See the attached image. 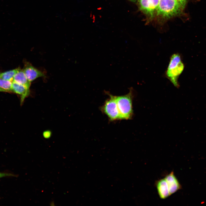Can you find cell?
Instances as JSON below:
<instances>
[{
    "mask_svg": "<svg viewBox=\"0 0 206 206\" xmlns=\"http://www.w3.org/2000/svg\"><path fill=\"white\" fill-rule=\"evenodd\" d=\"M184 8L177 0H159L157 15L170 18L180 14Z\"/></svg>",
    "mask_w": 206,
    "mask_h": 206,
    "instance_id": "cell-1",
    "label": "cell"
},
{
    "mask_svg": "<svg viewBox=\"0 0 206 206\" xmlns=\"http://www.w3.org/2000/svg\"><path fill=\"white\" fill-rule=\"evenodd\" d=\"M184 68V64L181 61L180 55L177 53L173 54L170 58L166 75L167 78L175 87L179 86L178 78Z\"/></svg>",
    "mask_w": 206,
    "mask_h": 206,
    "instance_id": "cell-2",
    "label": "cell"
},
{
    "mask_svg": "<svg viewBox=\"0 0 206 206\" xmlns=\"http://www.w3.org/2000/svg\"><path fill=\"white\" fill-rule=\"evenodd\" d=\"M133 96V90L132 88H130L129 92L127 94L116 96L120 119L128 120L132 117L133 114L132 106Z\"/></svg>",
    "mask_w": 206,
    "mask_h": 206,
    "instance_id": "cell-3",
    "label": "cell"
},
{
    "mask_svg": "<svg viewBox=\"0 0 206 206\" xmlns=\"http://www.w3.org/2000/svg\"><path fill=\"white\" fill-rule=\"evenodd\" d=\"M110 98L107 100L101 108V110L109 118L111 121L120 119L119 112L116 100V96L105 91Z\"/></svg>",
    "mask_w": 206,
    "mask_h": 206,
    "instance_id": "cell-4",
    "label": "cell"
},
{
    "mask_svg": "<svg viewBox=\"0 0 206 206\" xmlns=\"http://www.w3.org/2000/svg\"><path fill=\"white\" fill-rule=\"evenodd\" d=\"M140 10L145 14L152 17L157 11L159 0H139Z\"/></svg>",
    "mask_w": 206,
    "mask_h": 206,
    "instance_id": "cell-5",
    "label": "cell"
},
{
    "mask_svg": "<svg viewBox=\"0 0 206 206\" xmlns=\"http://www.w3.org/2000/svg\"><path fill=\"white\" fill-rule=\"evenodd\" d=\"M23 70L28 80L31 82L38 78L44 77V74L29 63H27Z\"/></svg>",
    "mask_w": 206,
    "mask_h": 206,
    "instance_id": "cell-6",
    "label": "cell"
},
{
    "mask_svg": "<svg viewBox=\"0 0 206 206\" xmlns=\"http://www.w3.org/2000/svg\"><path fill=\"white\" fill-rule=\"evenodd\" d=\"M165 179L167 183L170 195L181 189V186L173 171L166 175Z\"/></svg>",
    "mask_w": 206,
    "mask_h": 206,
    "instance_id": "cell-7",
    "label": "cell"
},
{
    "mask_svg": "<svg viewBox=\"0 0 206 206\" xmlns=\"http://www.w3.org/2000/svg\"><path fill=\"white\" fill-rule=\"evenodd\" d=\"M155 185L158 195L161 199H165L170 195L168 185L165 178L156 181Z\"/></svg>",
    "mask_w": 206,
    "mask_h": 206,
    "instance_id": "cell-8",
    "label": "cell"
},
{
    "mask_svg": "<svg viewBox=\"0 0 206 206\" xmlns=\"http://www.w3.org/2000/svg\"><path fill=\"white\" fill-rule=\"evenodd\" d=\"M12 92L21 96V103L29 94V89L23 85L15 82H12Z\"/></svg>",
    "mask_w": 206,
    "mask_h": 206,
    "instance_id": "cell-9",
    "label": "cell"
},
{
    "mask_svg": "<svg viewBox=\"0 0 206 206\" xmlns=\"http://www.w3.org/2000/svg\"><path fill=\"white\" fill-rule=\"evenodd\" d=\"M12 82L23 85L29 89L31 82L28 80L23 70L20 68L14 76Z\"/></svg>",
    "mask_w": 206,
    "mask_h": 206,
    "instance_id": "cell-10",
    "label": "cell"
},
{
    "mask_svg": "<svg viewBox=\"0 0 206 206\" xmlns=\"http://www.w3.org/2000/svg\"><path fill=\"white\" fill-rule=\"evenodd\" d=\"M19 68H16L1 74V78L12 82L13 78L19 70Z\"/></svg>",
    "mask_w": 206,
    "mask_h": 206,
    "instance_id": "cell-11",
    "label": "cell"
},
{
    "mask_svg": "<svg viewBox=\"0 0 206 206\" xmlns=\"http://www.w3.org/2000/svg\"><path fill=\"white\" fill-rule=\"evenodd\" d=\"M12 82L0 78V88L6 92H12Z\"/></svg>",
    "mask_w": 206,
    "mask_h": 206,
    "instance_id": "cell-12",
    "label": "cell"
},
{
    "mask_svg": "<svg viewBox=\"0 0 206 206\" xmlns=\"http://www.w3.org/2000/svg\"><path fill=\"white\" fill-rule=\"evenodd\" d=\"M7 177H16V175L10 173L0 172V178Z\"/></svg>",
    "mask_w": 206,
    "mask_h": 206,
    "instance_id": "cell-13",
    "label": "cell"
},
{
    "mask_svg": "<svg viewBox=\"0 0 206 206\" xmlns=\"http://www.w3.org/2000/svg\"><path fill=\"white\" fill-rule=\"evenodd\" d=\"M51 132L49 130L44 131L43 133V137L46 138H48L51 137Z\"/></svg>",
    "mask_w": 206,
    "mask_h": 206,
    "instance_id": "cell-14",
    "label": "cell"
},
{
    "mask_svg": "<svg viewBox=\"0 0 206 206\" xmlns=\"http://www.w3.org/2000/svg\"><path fill=\"white\" fill-rule=\"evenodd\" d=\"M181 4L183 8H184L187 0H177Z\"/></svg>",
    "mask_w": 206,
    "mask_h": 206,
    "instance_id": "cell-15",
    "label": "cell"
},
{
    "mask_svg": "<svg viewBox=\"0 0 206 206\" xmlns=\"http://www.w3.org/2000/svg\"><path fill=\"white\" fill-rule=\"evenodd\" d=\"M0 92H6L5 90L0 88Z\"/></svg>",
    "mask_w": 206,
    "mask_h": 206,
    "instance_id": "cell-16",
    "label": "cell"
},
{
    "mask_svg": "<svg viewBox=\"0 0 206 206\" xmlns=\"http://www.w3.org/2000/svg\"><path fill=\"white\" fill-rule=\"evenodd\" d=\"M1 78V74L0 73V78Z\"/></svg>",
    "mask_w": 206,
    "mask_h": 206,
    "instance_id": "cell-17",
    "label": "cell"
}]
</instances>
